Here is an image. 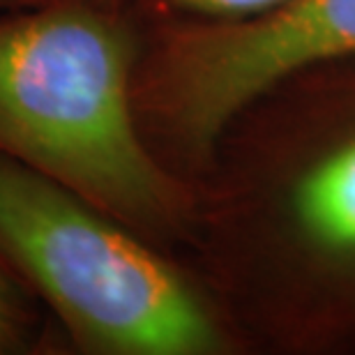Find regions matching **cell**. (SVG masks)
<instances>
[{"label":"cell","mask_w":355,"mask_h":355,"mask_svg":"<svg viewBox=\"0 0 355 355\" xmlns=\"http://www.w3.org/2000/svg\"><path fill=\"white\" fill-rule=\"evenodd\" d=\"M194 189L182 257L245 355H355V58L247 106Z\"/></svg>","instance_id":"cell-1"},{"label":"cell","mask_w":355,"mask_h":355,"mask_svg":"<svg viewBox=\"0 0 355 355\" xmlns=\"http://www.w3.org/2000/svg\"><path fill=\"white\" fill-rule=\"evenodd\" d=\"M141 19L97 0L0 14V155L182 254L196 189L155 157L134 109Z\"/></svg>","instance_id":"cell-2"},{"label":"cell","mask_w":355,"mask_h":355,"mask_svg":"<svg viewBox=\"0 0 355 355\" xmlns=\"http://www.w3.org/2000/svg\"><path fill=\"white\" fill-rule=\"evenodd\" d=\"M0 263L65 355H245L182 254L0 155Z\"/></svg>","instance_id":"cell-3"},{"label":"cell","mask_w":355,"mask_h":355,"mask_svg":"<svg viewBox=\"0 0 355 355\" xmlns=\"http://www.w3.org/2000/svg\"><path fill=\"white\" fill-rule=\"evenodd\" d=\"M355 58V0H279L236 19H141L134 67L139 127L191 187L219 137L286 81Z\"/></svg>","instance_id":"cell-4"},{"label":"cell","mask_w":355,"mask_h":355,"mask_svg":"<svg viewBox=\"0 0 355 355\" xmlns=\"http://www.w3.org/2000/svg\"><path fill=\"white\" fill-rule=\"evenodd\" d=\"M0 355H65L35 297L0 263Z\"/></svg>","instance_id":"cell-5"},{"label":"cell","mask_w":355,"mask_h":355,"mask_svg":"<svg viewBox=\"0 0 355 355\" xmlns=\"http://www.w3.org/2000/svg\"><path fill=\"white\" fill-rule=\"evenodd\" d=\"M279 0H132V12L144 21L162 19H236L266 10Z\"/></svg>","instance_id":"cell-6"},{"label":"cell","mask_w":355,"mask_h":355,"mask_svg":"<svg viewBox=\"0 0 355 355\" xmlns=\"http://www.w3.org/2000/svg\"><path fill=\"white\" fill-rule=\"evenodd\" d=\"M42 0H0V14L12 12V10H21V7H31L37 5Z\"/></svg>","instance_id":"cell-7"},{"label":"cell","mask_w":355,"mask_h":355,"mask_svg":"<svg viewBox=\"0 0 355 355\" xmlns=\"http://www.w3.org/2000/svg\"><path fill=\"white\" fill-rule=\"evenodd\" d=\"M97 3L118 7V10H132V0H97Z\"/></svg>","instance_id":"cell-8"}]
</instances>
